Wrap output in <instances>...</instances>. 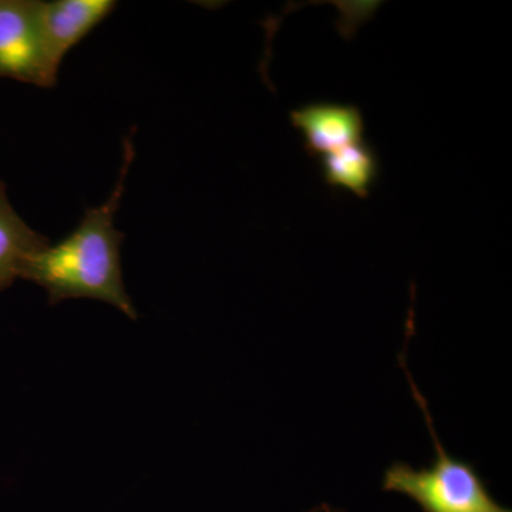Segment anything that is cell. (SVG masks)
I'll return each mask as SVG.
<instances>
[{"mask_svg":"<svg viewBox=\"0 0 512 512\" xmlns=\"http://www.w3.org/2000/svg\"><path fill=\"white\" fill-rule=\"evenodd\" d=\"M131 137L133 131L124 140L123 165L109 200L100 207L89 208L69 237L40 249L23 268L20 279L42 286L50 305L67 299H96L119 309L128 319L138 318L121 271L124 234L114 227L128 171L136 156Z\"/></svg>","mask_w":512,"mask_h":512,"instance_id":"obj_1","label":"cell"},{"mask_svg":"<svg viewBox=\"0 0 512 512\" xmlns=\"http://www.w3.org/2000/svg\"><path fill=\"white\" fill-rule=\"evenodd\" d=\"M406 349L399 355V365L409 380L413 399L423 413L436 458L433 466L427 468H414L400 461L393 463L384 471L383 491L406 495L424 512H512L510 508L497 503L493 495L488 493L476 468L447 454L434 429L429 404L410 375Z\"/></svg>","mask_w":512,"mask_h":512,"instance_id":"obj_2","label":"cell"},{"mask_svg":"<svg viewBox=\"0 0 512 512\" xmlns=\"http://www.w3.org/2000/svg\"><path fill=\"white\" fill-rule=\"evenodd\" d=\"M57 74L40 28L37 0H0V77L53 87Z\"/></svg>","mask_w":512,"mask_h":512,"instance_id":"obj_3","label":"cell"},{"mask_svg":"<svg viewBox=\"0 0 512 512\" xmlns=\"http://www.w3.org/2000/svg\"><path fill=\"white\" fill-rule=\"evenodd\" d=\"M289 117L311 157L319 158L365 140V119L359 107L352 104H305L292 110Z\"/></svg>","mask_w":512,"mask_h":512,"instance_id":"obj_4","label":"cell"},{"mask_svg":"<svg viewBox=\"0 0 512 512\" xmlns=\"http://www.w3.org/2000/svg\"><path fill=\"white\" fill-rule=\"evenodd\" d=\"M113 0L37 2L46 49L60 69L64 56L116 9Z\"/></svg>","mask_w":512,"mask_h":512,"instance_id":"obj_5","label":"cell"},{"mask_svg":"<svg viewBox=\"0 0 512 512\" xmlns=\"http://www.w3.org/2000/svg\"><path fill=\"white\" fill-rule=\"evenodd\" d=\"M50 245L49 239L29 227L10 204L0 181V292L22 276L30 256Z\"/></svg>","mask_w":512,"mask_h":512,"instance_id":"obj_6","label":"cell"},{"mask_svg":"<svg viewBox=\"0 0 512 512\" xmlns=\"http://www.w3.org/2000/svg\"><path fill=\"white\" fill-rule=\"evenodd\" d=\"M323 181L335 190L349 191L367 198L380 177V160L375 147L366 143L350 144L319 157Z\"/></svg>","mask_w":512,"mask_h":512,"instance_id":"obj_7","label":"cell"},{"mask_svg":"<svg viewBox=\"0 0 512 512\" xmlns=\"http://www.w3.org/2000/svg\"><path fill=\"white\" fill-rule=\"evenodd\" d=\"M305 512H346L345 510H342V508L333 507V505H330L328 503H322L315 505V507L309 508L308 511Z\"/></svg>","mask_w":512,"mask_h":512,"instance_id":"obj_8","label":"cell"}]
</instances>
